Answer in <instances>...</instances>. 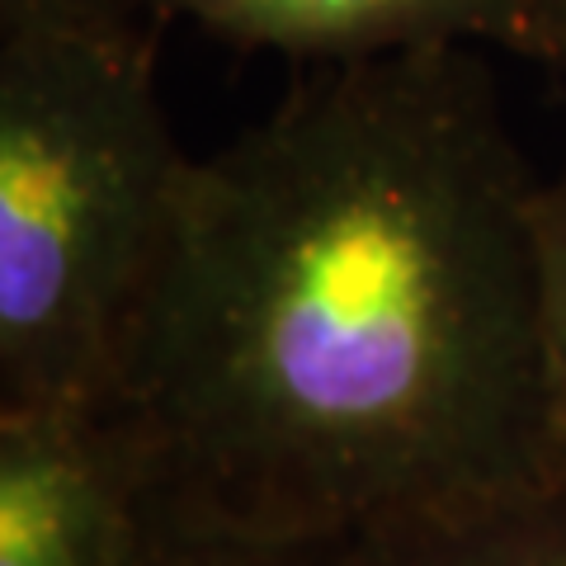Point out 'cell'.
I'll return each instance as SVG.
<instances>
[{
	"instance_id": "6da1fadb",
	"label": "cell",
	"mask_w": 566,
	"mask_h": 566,
	"mask_svg": "<svg viewBox=\"0 0 566 566\" xmlns=\"http://www.w3.org/2000/svg\"><path fill=\"white\" fill-rule=\"evenodd\" d=\"M534 208L463 48L340 62L193 156L109 397L147 495L335 553L566 482Z\"/></svg>"
},
{
	"instance_id": "7a4b0ae2",
	"label": "cell",
	"mask_w": 566,
	"mask_h": 566,
	"mask_svg": "<svg viewBox=\"0 0 566 566\" xmlns=\"http://www.w3.org/2000/svg\"><path fill=\"white\" fill-rule=\"evenodd\" d=\"M151 0L0 10V411L109 406L193 156Z\"/></svg>"
},
{
	"instance_id": "3957f363",
	"label": "cell",
	"mask_w": 566,
	"mask_h": 566,
	"mask_svg": "<svg viewBox=\"0 0 566 566\" xmlns=\"http://www.w3.org/2000/svg\"><path fill=\"white\" fill-rule=\"evenodd\" d=\"M147 476L114 406L0 411V566H123Z\"/></svg>"
},
{
	"instance_id": "277c9868",
	"label": "cell",
	"mask_w": 566,
	"mask_h": 566,
	"mask_svg": "<svg viewBox=\"0 0 566 566\" xmlns=\"http://www.w3.org/2000/svg\"><path fill=\"white\" fill-rule=\"evenodd\" d=\"M161 20H193L241 48L374 62L510 39V0H151Z\"/></svg>"
},
{
	"instance_id": "5b68a950",
	"label": "cell",
	"mask_w": 566,
	"mask_h": 566,
	"mask_svg": "<svg viewBox=\"0 0 566 566\" xmlns=\"http://www.w3.org/2000/svg\"><path fill=\"white\" fill-rule=\"evenodd\" d=\"M322 566H566V482L374 528Z\"/></svg>"
},
{
	"instance_id": "8992f818",
	"label": "cell",
	"mask_w": 566,
	"mask_h": 566,
	"mask_svg": "<svg viewBox=\"0 0 566 566\" xmlns=\"http://www.w3.org/2000/svg\"><path fill=\"white\" fill-rule=\"evenodd\" d=\"M123 566H322V553L227 534L218 524L175 515L147 495L137 543Z\"/></svg>"
},
{
	"instance_id": "52a82bcc",
	"label": "cell",
	"mask_w": 566,
	"mask_h": 566,
	"mask_svg": "<svg viewBox=\"0 0 566 566\" xmlns=\"http://www.w3.org/2000/svg\"><path fill=\"white\" fill-rule=\"evenodd\" d=\"M538 274H543V331L547 364H553L557 411L566 424V161L553 185H538Z\"/></svg>"
},
{
	"instance_id": "ba28073f",
	"label": "cell",
	"mask_w": 566,
	"mask_h": 566,
	"mask_svg": "<svg viewBox=\"0 0 566 566\" xmlns=\"http://www.w3.org/2000/svg\"><path fill=\"white\" fill-rule=\"evenodd\" d=\"M528 57L566 62V0H510V39Z\"/></svg>"
},
{
	"instance_id": "9c48e42d",
	"label": "cell",
	"mask_w": 566,
	"mask_h": 566,
	"mask_svg": "<svg viewBox=\"0 0 566 566\" xmlns=\"http://www.w3.org/2000/svg\"><path fill=\"white\" fill-rule=\"evenodd\" d=\"M20 6H114V0H0V10H20Z\"/></svg>"
}]
</instances>
